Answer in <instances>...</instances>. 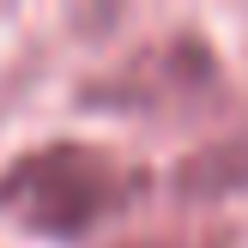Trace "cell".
Listing matches in <instances>:
<instances>
[{"label":"cell","mask_w":248,"mask_h":248,"mask_svg":"<svg viewBox=\"0 0 248 248\" xmlns=\"http://www.w3.org/2000/svg\"><path fill=\"white\" fill-rule=\"evenodd\" d=\"M133 194H140V170L85 140L36 145V152L12 157L0 176V206L24 230L55 236V242H79L85 230L115 218Z\"/></svg>","instance_id":"obj_1"},{"label":"cell","mask_w":248,"mask_h":248,"mask_svg":"<svg viewBox=\"0 0 248 248\" xmlns=\"http://www.w3.org/2000/svg\"><path fill=\"white\" fill-rule=\"evenodd\" d=\"M176 188L188 194V200H224V194H242L248 188V133L212 140V145H200L194 157H182Z\"/></svg>","instance_id":"obj_3"},{"label":"cell","mask_w":248,"mask_h":248,"mask_svg":"<svg viewBox=\"0 0 248 248\" xmlns=\"http://www.w3.org/2000/svg\"><path fill=\"white\" fill-rule=\"evenodd\" d=\"M127 248H224V242H127Z\"/></svg>","instance_id":"obj_4"},{"label":"cell","mask_w":248,"mask_h":248,"mask_svg":"<svg viewBox=\"0 0 248 248\" xmlns=\"http://www.w3.org/2000/svg\"><path fill=\"white\" fill-rule=\"evenodd\" d=\"M212 85H218L212 55L194 36H176V43H157L145 55L121 61L91 91V103H109V109H182L194 97H206Z\"/></svg>","instance_id":"obj_2"}]
</instances>
